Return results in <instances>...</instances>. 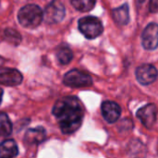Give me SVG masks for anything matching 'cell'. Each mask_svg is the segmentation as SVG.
Segmentation results:
<instances>
[{
  "mask_svg": "<svg viewBox=\"0 0 158 158\" xmlns=\"http://www.w3.org/2000/svg\"><path fill=\"white\" fill-rule=\"evenodd\" d=\"M52 113L57 119L64 134H71L77 131L82 124L84 116L82 104L74 96L63 97L57 100Z\"/></svg>",
  "mask_w": 158,
  "mask_h": 158,
  "instance_id": "cell-1",
  "label": "cell"
},
{
  "mask_svg": "<svg viewBox=\"0 0 158 158\" xmlns=\"http://www.w3.org/2000/svg\"><path fill=\"white\" fill-rule=\"evenodd\" d=\"M18 19L23 27L34 29L43 21L44 13L42 8L37 5H26L19 9L18 13Z\"/></svg>",
  "mask_w": 158,
  "mask_h": 158,
  "instance_id": "cell-2",
  "label": "cell"
},
{
  "mask_svg": "<svg viewBox=\"0 0 158 158\" xmlns=\"http://www.w3.org/2000/svg\"><path fill=\"white\" fill-rule=\"evenodd\" d=\"M78 27L84 37L90 40L97 38L104 31L102 21L94 16H87L80 19L78 21Z\"/></svg>",
  "mask_w": 158,
  "mask_h": 158,
  "instance_id": "cell-3",
  "label": "cell"
},
{
  "mask_svg": "<svg viewBox=\"0 0 158 158\" xmlns=\"http://www.w3.org/2000/svg\"><path fill=\"white\" fill-rule=\"evenodd\" d=\"M63 82L69 87L80 88V87H88L93 84L92 77L84 71L80 69H71L67 72L64 76Z\"/></svg>",
  "mask_w": 158,
  "mask_h": 158,
  "instance_id": "cell-4",
  "label": "cell"
},
{
  "mask_svg": "<svg viewBox=\"0 0 158 158\" xmlns=\"http://www.w3.org/2000/svg\"><path fill=\"white\" fill-rule=\"evenodd\" d=\"M66 11L63 3L59 0H53L46 6L44 13V18L46 23L56 24L60 22L65 17Z\"/></svg>",
  "mask_w": 158,
  "mask_h": 158,
  "instance_id": "cell-5",
  "label": "cell"
},
{
  "mask_svg": "<svg viewBox=\"0 0 158 158\" xmlns=\"http://www.w3.org/2000/svg\"><path fill=\"white\" fill-rule=\"evenodd\" d=\"M142 44L146 50H154L158 46V24L149 23L143 31Z\"/></svg>",
  "mask_w": 158,
  "mask_h": 158,
  "instance_id": "cell-6",
  "label": "cell"
},
{
  "mask_svg": "<svg viewBox=\"0 0 158 158\" xmlns=\"http://www.w3.org/2000/svg\"><path fill=\"white\" fill-rule=\"evenodd\" d=\"M137 118L142 121L143 125L147 129H151L156 121L157 117V108L154 104H148L143 107H141L137 113Z\"/></svg>",
  "mask_w": 158,
  "mask_h": 158,
  "instance_id": "cell-7",
  "label": "cell"
},
{
  "mask_svg": "<svg viewBox=\"0 0 158 158\" xmlns=\"http://www.w3.org/2000/svg\"><path fill=\"white\" fill-rule=\"evenodd\" d=\"M157 69L151 64H143L136 69V79L142 85H149L157 78Z\"/></svg>",
  "mask_w": 158,
  "mask_h": 158,
  "instance_id": "cell-8",
  "label": "cell"
},
{
  "mask_svg": "<svg viewBox=\"0 0 158 158\" xmlns=\"http://www.w3.org/2000/svg\"><path fill=\"white\" fill-rule=\"evenodd\" d=\"M22 74L16 69L0 68V84L6 86H17L22 82Z\"/></svg>",
  "mask_w": 158,
  "mask_h": 158,
  "instance_id": "cell-9",
  "label": "cell"
},
{
  "mask_svg": "<svg viewBox=\"0 0 158 158\" xmlns=\"http://www.w3.org/2000/svg\"><path fill=\"white\" fill-rule=\"evenodd\" d=\"M101 110H102V115L104 118L108 123L116 122L119 118L120 114H121L120 106L117 103L112 102V101L104 102L102 104Z\"/></svg>",
  "mask_w": 158,
  "mask_h": 158,
  "instance_id": "cell-10",
  "label": "cell"
},
{
  "mask_svg": "<svg viewBox=\"0 0 158 158\" xmlns=\"http://www.w3.org/2000/svg\"><path fill=\"white\" fill-rule=\"evenodd\" d=\"M45 139V130L43 127L30 129L25 133L24 142L30 145H36L43 143Z\"/></svg>",
  "mask_w": 158,
  "mask_h": 158,
  "instance_id": "cell-11",
  "label": "cell"
},
{
  "mask_svg": "<svg viewBox=\"0 0 158 158\" xmlns=\"http://www.w3.org/2000/svg\"><path fill=\"white\" fill-rule=\"evenodd\" d=\"M19 154V148L14 140H5L0 143V157L12 158Z\"/></svg>",
  "mask_w": 158,
  "mask_h": 158,
  "instance_id": "cell-12",
  "label": "cell"
},
{
  "mask_svg": "<svg viewBox=\"0 0 158 158\" xmlns=\"http://www.w3.org/2000/svg\"><path fill=\"white\" fill-rule=\"evenodd\" d=\"M112 16L115 22L118 25H127L130 21L129 5L124 4L119 7L114 8L112 11Z\"/></svg>",
  "mask_w": 158,
  "mask_h": 158,
  "instance_id": "cell-13",
  "label": "cell"
},
{
  "mask_svg": "<svg viewBox=\"0 0 158 158\" xmlns=\"http://www.w3.org/2000/svg\"><path fill=\"white\" fill-rule=\"evenodd\" d=\"M56 58L62 65L69 64L73 58V53L69 46H59L56 50Z\"/></svg>",
  "mask_w": 158,
  "mask_h": 158,
  "instance_id": "cell-14",
  "label": "cell"
},
{
  "mask_svg": "<svg viewBox=\"0 0 158 158\" xmlns=\"http://www.w3.org/2000/svg\"><path fill=\"white\" fill-rule=\"evenodd\" d=\"M12 132V123L6 113L0 112V136H8Z\"/></svg>",
  "mask_w": 158,
  "mask_h": 158,
  "instance_id": "cell-15",
  "label": "cell"
},
{
  "mask_svg": "<svg viewBox=\"0 0 158 158\" xmlns=\"http://www.w3.org/2000/svg\"><path fill=\"white\" fill-rule=\"evenodd\" d=\"M96 0H71L72 6L80 11L87 12L92 10L95 6Z\"/></svg>",
  "mask_w": 158,
  "mask_h": 158,
  "instance_id": "cell-16",
  "label": "cell"
},
{
  "mask_svg": "<svg viewBox=\"0 0 158 158\" xmlns=\"http://www.w3.org/2000/svg\"><path fill=\"white\" fill-rule=\"evenodd\" d=\"M4 37L9 44L13 45H19L21 42V36L19 32L11 28H7L4 31Z\"/></svg>",
  "mask_w": 158,
  "mask_h": 158,
  "instance_id": "cell-17",
  "label": "cell"
},
{
  "mask_svg": "<svg viewBox=\"0 0 158 158\" xmlns=\"http://www.w3.org/2000/svg\"><path fill=\"white\" fill-rule=\"evenodd\" d=\"M150 11L153 13H157L158 12V0H151L150 1V6H149Z\"/></svg>",
  "mask_w": 158,
  "mask_h": 158,
  "instance_id": "cell-18",
  "label": "cell"
},
{
  "mask_svg": "<svg viewBox=\"0 0 158 158\" xmlns=\"http://www.w3.org/2000/svg\"><path fill=\"white\" fill-rule=\"evenodd\" d=\"M2 98H3V90L0 88V105L2 103Z\"/></svg>",
  "mask_w": 158,
  "mask_h": 158,
  "instance_id": "cell-19",
  "label": "cell"
},
{
  "mask_svg": "<svg viewBox=\"0 0 158 158\" xmlns=\"http://www.w3.org/2000/svg\"><path fill=\"white\" fill-rule=\"evenodd\" d=\"M4 64V58L2 56H0V67Z\"/></svg>",
  "mask_w": 158,
  "mask_h": 158,
  "instance_id": "cell-20",
  "label": "cell"
},
{
  "mask_svg": "<svg viewBox=\"0 0 158 158\" xmlns=\"http://www.w3.org/2000/svg\"><path fill=\"white\" fill-rule=\"evenodd\" d=\"M140 2H143V1H145V0H139Z\"/></svg>",
  "mask_w": 158,
  "mask_h": 158,
  "instance_id": "cell-21",
  "label": "cell"
}]
</instances>
